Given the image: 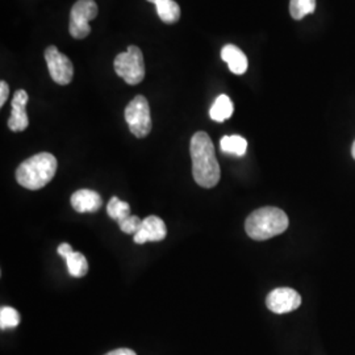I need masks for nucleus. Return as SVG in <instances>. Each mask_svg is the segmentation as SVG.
Returning a JSON list of instances; mask_svg holds the SVG:
<instances>
[{
	"label": "nucleus",
	"mask_w": 355,
	"mask_h": 355,
	"mask_svg": "<svg viewBox=\"0 0 355 355\" xmlns=\"http://www.w3.org/2000/svg\"><path fill=\"white\" fill-rule=\"evenodd\" d=\"M316 0H291L290 13L295 20H302L306 15L315 12Z\"/></svg>",
	"instance_id": "obj_17"
},
{
	"label": "nucleus",
	"mask_w": 355,
	"mask_h": 355,
	"mask_svg": "<svg viewBox=\"0 0 355 355\" xmlns=\"http://www.w3.org/2000/svg\"><path fill=\"white\" fill-rule=\"evenodd\" d=\"M114 67L116 74L130 86L139 85L145 78L144 55L139 46L130 45L127 51L120 53L114 58Z\"/></svg>",
	"instance_id": "obj_4"
},
{
	"label": "nucleus",
	"mask_w": 355,
	"mask_h": 355,
	"mask_svg": "<svg viewBox=\"0 0 355 355\" xmlns=\"http://www.w3.org/2000/svg\"><path fill=\"white\" fill-rule=\"evenodd\" d=\"M192 175L204 189H212L220 180V165L216 158L215 146L205 132H198L191 139Z\"/></svg>",
	"instance_id": "obj_1"
},
{
	"label": "nucleus",
	"mask_w": 355,
	"mask_h": 355,
	"mask_svg": "<svg viewBox=\"0 0 355 355\" xmlns=\"http://www.w3.org/2000/svg\"><path fill=\"white\" fill-rule=\"evenodd\" d=\"M107 214H108V216H110L111 218H114V220H116V221L119 223L120 220H123V218H125L128 216H130V205L125 203V202H123V200H120V199H117L116 196H114V198H111V200L108 202V205H107Z\"/></svg>",
	"instance_id": "obj_18"
},
{
	"label": "nucleus",
	"mask_w": 355,
	"mask_h": 355,
	"mask_svg": "<svg viewBox=\"0 0 355 355\" xmlns=\"http://www.w3.org/2000/svg\"><path fill=\"white\" fill-rule=\"evenodd\" d=\"M148 1H150V3H155V0H148Z\"/></svg>",
	"instance_id": "obj_25"
},
{
	"label": "nucleus",
	"mask_w": 355,
	"mask_h": 355,
	"mask_svg": "<svg viewBox=\"0 0 355 355\" xmlns=\"http://www.w3.org/2000/svg\"><path fill=\"white\" fill-rule=\"evenodd\" d=\"M58 254L62 257V258H67L70 254L73 253L74 250H73V248L69 245V243H61L60 246H58Z\"/></svg>",
	"instance_id": "obj_22"
},
{
	"label": "nucleus",
	"mask_w": 355,
	"mask_h": 355,
	"mask_svg": "<svg viewBox=\"0 0 355 355\" xmlns=\"http://www.w3.org/2000/svg\"><path fill=\"white\" fill-rule=\"evenodd\" d=\"M157 13L165 24H175L180 17V7L174 0H155Z\"/></svg>",
	"instance_id": "obj_14"
},
{
	"label": "nucleus",
	"mask_w": 355,
	"mask_h": 355,
	"mask_svg": "<svg viewBox=\"0 0 355 355\" xmlns=\"http://www.w3.org/2000/svg\"><path fill=\"white\" fill-rule=\"evenodd\" d=\"M221 58L224 62H227L229 70L233 74L242 76L246 73L248 66H249L248 58H246L245 53L240 48H237L236 45H232V44L225 45L221 51Z\"/></svg>",
	"instance_id": "obj_12"
},
{
	"label": "nucleus",
	"mask_w": 355,
	"mask_h": 355,
	"mask_svg": "<svg viewBox=\"0 0 355 355\" xmlns=\"http://www.w3.org/2000/svg\"><path fill=\"white\" fill-rule=\"evenodd\" d=\"M167 234L165 223L158 216H149L145 220H142L141 229L133 236V240L136 243L142 245L146 242L164 241Z\"/></svg>",
	"instance_id": "obj_9"
},
{
	"label": "nucleus",
	"mask_w": 355,
	"mask_h": 355,
	"mask_svg": "<svg viewBox=\"0 0 355 355\" xmlns=\"http://www.w3.org/2000/svg\"><path fill=\"white\" fill-rule=\"evenodd\" d=\"M234 111L233 103L230 101V98L227 95H220L215 103L212 104L211 110H209V116L214 121L217 123H224L225 120H228L232 117Z\"/></svg>",
	"instance_id": "obj_13"
},
{
	"label": "nucleus",
	"mask_w": 355,
	"mask_h": 355,
	"mask_svg": "<svg viewBox=\"0 0 355 355\" xmlns=\"http://www.w3.org/2000/svg\"><path fill=\"white\" fill-rule=\"evenodd\" d=\"M45 61L48 64L51 79L61 85L66 86L73 80L74 76V66L67 55L62 54L54 45L48 46L45 49Z\"/></svg>",
	"instance_id": "obj_7"
},
{
	"label": "nucleus",
	"mask_w": 355,
	"mask_h": 355,
	"mask_svg": "<svg viewBox=\"0 0 355 355\" xmlns=\"http://www.w3.org/2000/svg\"><path fill=\"white\" fill-rule=\"evenodd\" d=\"M57 166V159L53 154L38 153L17 167L16 180L28 190H40L54 178Z\"/></svg>",
	"instance_id": "obj_2"
},
{
	"label": "nucleus",
	"mask_w": 355,
	"mask_h": 355,
	"mask_svg": "<svg viewBox=\"0 0 355 355\" xmlns=\"http://www.w3.org/2000/svg\"><path fill=\"white\" fill-rule=\"evenodd\" d=\"M29 101V96L24 89H17L13 95L12 112L8 120V128L12 132H23L29 125L28 114H26V103Z\"/></svg>",
	"instance_id": "obj_10"
},
{
	"label": "nucleus",
	"mask_w": 355,
	"mask_h": 355,
	"mask_svg": "<svg viewBox=\"0 0 355 355\" xmlns=\"http://www.w3.org/2000/svg\"><path fill=\"white\" fill-rule=\"evenodd\" d=\"M8 95H10V87L4 80H1L0 82V107H3L6 104L8 99Z\"/></svg>",
	"instance_id": "obj_21"
},
{
	"label": "nucleus",
	"mask_w": 355,
	"mask_h": 355,
	"mask_svg": "<svg viewBox=\"0 0 355 355\" xmlns=\"http://www.w3.org/2000/svg\"><path fill=\"white\" fill-rule=\"evenodd\" d=\"M105 355H137L133 350H130V349H116V350H112V352H110V353H107Z\"/></svg>",
	"instance_id": "obj_23"
},
{
	"label": "nucleus",
	"mask_w": 355,
	"mask_h": 355,
	"mask_svg": "<svg viewBox=\"0 0 355 355\" xmlns=\"http://www.w3.org/2000/svg\"><path fill=\"white\" fill-rule=\"evenodd\" d=\"M95 0H78L70 12V35L76 40L86 38L91 33L89 21L98 16Z\"/></svg>",
	"instance_id": "obj_6"
},
{
	"label": "nucleus",
	"mask_w": 355,
	"mask_h": 355,
	"mask_svg": "<svg viewBox=\"0 0 355 355\" xmlns=\"http://www.w3.org/2000/svg\"><path fill=\"white\" fill-rule=\"evenodd\" d=\"M125 121L129 125V130L137 137L145 139L152 130V117L150 107L145 96L139 95L125 108Z\"/></svg>",
	"instance_id": "obj_5"
},
{
	"label": "nucleus",
	"mask_w": 355,
	"mask_h": 355,
	"mask_svg": "<svg viewBox=\"0 0 355 355\" xmlns=\"http://www.w3.org/2000/svg\"><path fill=\"white\" fill-rule=\"evenodd\" d=\"M352 154H353V157H354L355 159V141L354 144H353V148H352Z\"/></svg>",
	"instance_id": "obj_24"
},
{
	"label": "nucleus",
	"mask_w": 355,
	"mask_h": 355,
	"mask_svg": "<svg viewBox=\"0 0 355 355\" xmlns=\"http://www.w3.org/2000/svg\"><path fill=\"white\" fill-rule=\"evenodd\" d=\"M142 220L137 216H128L125 218L119 221V228L121 229L127 234H136L141 229Z\"/></svg>",
	"instance_id": "obj_20"
},
{
	"label": "nucleus",
	"mask_w": 355,
	"mask_h": 355,
	"mask_svg": "<svg viewBox=\"0 0 355 355\" xmlns=\"http://www.w3.org/2000/svg\"><path fill=\"white\" fill-rule=\"evenodd\" d=\"M220 148L224 153L242 157L248 150V141L241 136H224L220 141Z\"/></svg>",
	"instance_id": "obj_15"
},
{
	"label": "nucleus",
	"mask_w": 355,
	"mask_h": 355,
	"mask_svg": "<svg viewBox=\"0 0 355 355\" xmlns=\"http://www.w3.org/2000/svg\"><path fill=\"white\" fill-rule=\"evenodd\" d=\"M20 324V315L11 306H1L0 309V328H16Z\"/></svg>",
	"instance_id": "obj_19"
},
{
	"label": "nucleus",
	"mask_w": 355,
	"mask_h": 355,
	"mask_svg": "<svg viewBox=\"0 0 355 355\" xmlns=\"http://www.w3.org/2000/svg\"><path fill=\"white\" fill-rule=\"evenodd\" d=\"M102 196L92 190H78L71 196V205L79 214H94L101 209Z\"/></svg>",
	"instance_id": "obj_11"
},
{
	"label": "nucleus",
	"mask_w": 355,
	"mask_h": 355,
	"mask_svg": "<svg viewBox=\"0 0 355 355\" xmlns=\"http://www.w3.org/2000/svg\"><path fill=\"white\" fill-rule=\"evenodd\" d=\"M266 305L271 312L277 315L290 313L302 305V296L299 295V292L292 288H287V287L275 288L274 291L268 293Z\"/></svg>",
	"instance_id": "obj_8"
},
{
	"label": "nucleus",
	"mask_w": 355,
	"mask_h": 355,
	"mask_svg": "<svg viewBox=\"0 0 355 355\" xmlns=\"http://www.w3.org/2000/svg\"><path fill=\"white\" fill-rule=\"evenodd\" d=\"M66 265L70 275L74 278H83L89 271V262L86 257L78 252H73L66 258Z\"/></svg>",
	"instance_id": "obj_16"
},
{
	"label": "nucleus",
	"mask_w": 355,
	"mask_h": 355,
	"mask_svg": "<svg viewBox=\"0 0 355 355\" xmlns=\"http://www.w3.org/2000/svg\"><path fill=\"white\" fill-rule=\"evenodd\" d=\"M288 224L290 221L286 212L275 207H265L254 211L246 218L245 230L255 241H265L286 232Z\"/></svg>",
	"instance_id": "obj_3"
}]
</instances>
